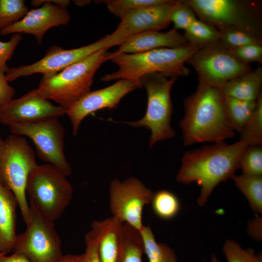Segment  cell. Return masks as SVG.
Segmentation results:
<instances>
[{
	"instance_id": "cell-1",
	"label": "cell",
	"mask_w": 262,
	"mask_h": 262,
	"mask_svg": "<svg viewBox=\"0 0 262 262\" xmlns=\"http://www.w3.org/2000/svg\"><path fill=\"white\" fill-rule=\"evenodd\" d=\"M247 146L239 140L231 144L213 143L187 151L181 158L176 180L185 184L196 182L200 187L197 202L203 206L214 188L235 174L240 156Z\"/></svg>"
},
{
	"instance_id": "cell-2",
	"label": "cell",
	"mask_w": 262,
	"mask_h": 262,
	"mask_svg": "<svg viewBox=\"0 0 262 262\" xmlns=\"http://www.w3.org/2000/svg\"><path fill=\"white\" fill-rule=\"evenodd\" d=\"M183 103L184 115L180 125L184 146L220 143L234 137L225 114L221 88L199 83Z\"/></svg>"
},
{
	"instance_id": "cell-3",
	"label": "cell",
	"mask_w": 262,
	"mask_h": 262,
	"mask_svg": "<svg viewBox=\"0 0 262 262\" xmlns=\"http://www.w3.org/2000/svg\"><path fill=\"white\" fill-rule=\"evenodd\" d=\"M199 49L188 43L180 48H161L138 53L112 52L109 60L118 68L104 75L101 80H128L138 83L142 87L140 79L148 73H161L168 77L186 76L190 71L185 63Z\"/></svg>"
},
{
	"instance_id": "cell-4",
	"label": "cell",
	"mask_w": 262,
	"mask_h": 262,
	"mask_svg": "<svg viewBox=\"0 0 262 262\" xmlns=\"http://www.w3.org/2000/svg\"><path fill=\"white\" fill-rule=\"evenodd\" d=\"M110 53L108 49H101L57 73L43 76L38 92L67 110L90 91L95 73L109 60Z\"/></svg>"
},
{
	"instance_id": "cell-5",
	"label": "cell",
	"mask_w": 262,
	"mask_h": 262,
	"mask_svg": "<svg viewBox=\"0 0 262 262\" xmlns=\"http://www.w3.org/2000/svg\"><path fill=\"white\" fill-rule=\"evenodd\" d=\"M66 176L51 164H37L30 172L26 184L30 205L43 217L54 222L72 198L73 187Z\"/></svg>"
},
{
	"instance_id": "cell-6",
	"label": "cell",
	"mask_w": 262,
	"mask_h": 262,
	"mask_svg": "<svg viewBox=\"0 0 262 262\" xmlns=\"http://www.w3.org/2000/svg\"><path fill=\"white\" fill-rule=\"evenodd\" d=\"M177 78L154 72L140 79L142 87L145 88L147 93L146 112L141 119L127 124L134 127H144L150 131V148L157 142L172 138L176 135L171 125L173 112L171 90Z\"/></svg>"
},
{
	"instance_id": "cell-7",
	"label": "cell",
	"mask_w": 262,
	"mask_h": 262,
	"mask_svg": "<svg viewBox=\"0 0 262 262\" xmlns=\"http://www.w3.org/2000/svg\"><path fill=\"white\" fill-rule=\"evenodd\" d=\"M37 165L34 151L21 136L11 134L0 146V182L15 196L26 224L30 208L26 198L29 174Z\"/></svg>"
},
{
	"instance_id": "cell-8",
	"label": "cell",
	"mask_w": 262,
	"mask_h": 262,
	"mask_svg": "<svg viewBox=\"0 0 262 262\" xmlns=\"http://www.w3.org/2000/svg\"><path fill=\"white\" fill-rule=\"evenodd\" d=\"M200 20L218 31L239 28L262 37L260 1L246 0H184Z\"/></svg>"
},
{
	"instance_id": "cell-9",
	"label": "cell",
	"mask_w": 262,
	"mask_h": 262,
	"mask_svg": "<svg viewBox=\"0 0 262 262\" xmlns=\"http://www.w3.org/2000/svg\"><path fill=\"white\" fill-rule=\"evenodd\" d=\"M123 41L114 31L92 44L78 48L66 49L53 45L39 61L30 65L9 67L5 75L10 82L35 73H41L43 76L54 74L99 50L119 46Z\"/></svg>"
},
{
	"instance_id": "cell-10",
	"label": "cell",
	"mask_w": 262,
	"mask_h": 262,
	"mask_svg": "<svg viewBox=\"0 0 262 262\" xmlns=\"http://www.w3.org/2000/svg\"><path fill=\"white\" fill-rule=\"evenodd\" d=\"M29 206L30 216L27 228L16 235L12 251L32 262H56L64 255L54 223Z\"/></svg>"
},
{
	"instance_id": "cell-11",
	"label": "cell",
	"mask_w": 262,
	"mask_h": 262,
	"mask_svg": "<svg viewBox=\"0 0 262 262\" xmlns=\"http://www.w3.org/2000/svg\"><path fill=\"white\" fill-rule=\"evenodd\" d=\"M8 127L11 134L29 138L42 161L55 167L66 177L71 174V167L64 153L65 130L58 118L13 123Z\"/></svg>"
},
{
	"instance_id": "cell-12",
	"label": "cell",
	"mask_w": 262,
	"mask_h": 262,
	"mask_svg": "<svg viewBox=\"0 0 262 262\" xmlns=\"http://www.w3.org/2000/svg\"><path fill=\"white\" fill-rule=\"evenodd\" d=\"M187 63L196 70L199 83L222 88L229 80L251 70L219 43L198 49Z\"/></svg>"
},
{
	"instance_id": "cell-13",
	"label": "cell",
	"mask_w": 262,
	"mask_h": 262,
	"mask_svg": "<svg viewBox=\"0 0 262 262\" xmlns=\"http://www.w3.org/2000/svg\"><path fill=\"white\" fill-rule=\"evenodd\" d=\"M110 210L112 216L140 231L144 207L150 203L154 193L138 178L113 180L110 185Z\"/></svg>"
},
{
	"instance_id": "cell-14",
	"label": "cell",
	"mask_w": 262,
	"mask_h": 262,
	"mask_svg": "<svg viewBox=\"0 0 262 262\" xmlns=\"http://www.w3.org/2000/svg\"><path fill=\"white\" fill-rule=\"evenodd\" d=\"M66 108L55 105L43 97L35 88L0 107V122L8 126L13 123H33L59 118L66 115Z\"/></svg>"
},
{
	"instance_id": "cell-15",
	"label": "cell",
	"mask_w": 262,
	"mask_h": 262,
	"mask_svg": "<svg viewBox=\"0 0 262 262\" xmlns=\"http://www.w3.org/2000/svg\"><path fill=\"white\" fill-rule=\"evenodd\" d=\"M141 87L133 81L120 79L105 88L90 91L67 110L72 127L73 134H77L82 120L89 114L102 109H112L132 91Z\"/></svg>"
},
{
	"instance_id": "cell-16",
	"label": "cell",
	"mask_w": 262,
	"mask_h": 262,
	"mask_svg": "<svg viewBox=\"0 0 262 262\" xmlns=\"http://www.w3.org/2000/svg\"><path fill=\"white\" fill-rule=\"evenodd\" d=\"M39 8L29 10L19 21L0 31L1 35L10 33H28L33 35L41 45L46 32L50 28L67 25L70 15L66 8L56 5L51 0H43Z\"/></svg>"
},
{
	"instance_id": "cell-17",
	"label": "cell",
	"mask_w": 262,
	"mask_h": 262,
	"mask_svg": "<svg viewBox=\"0 0 262 262\" xmlns=\"http://www.w3.org/2000/svg\"><path fill=\"white\" fill-rule=\"evenodd\" d=\"M177 0L146 7L131 12L122 18L115 30L125 38L147 31H159L171 23L170 16Z\"/></svg>"
},
{
	"instance_id": "cell-18",
	"label": "cell",
	"mask_w": 262,
	"mask_h": 262,
	"mask_svg": "<svg viewBox=\"0 0 262 262\" xmlns=\"http://www.w3.org/2000/svg\"><path fill=\"white\" fill-rule=\"evenodd\" d=\"M123 224L112 215L92 221L89 231L97 242L101 262H118L123 246Z\"/></svg>"
},
{
	"instance_id": "cell-19",
	"label": "cell",
	"mask_w": 262,
	"mask_h": 262,
	"mask_svg": "<svg viewBox=\"0 0 262 262\" xmlns=\"http://www.w3.org/2000/svg\"><path fill=\"white\" fill-rule=\"evenodd\" d=\"M187 44L183 35L174 28L165 32L147 31L129 37L118 46L115 52L138 53L161 48H180Z\"/></svg>"
},
{
	"instance_id": "cell-20",
	"label": "cell",
	"mask_w": 262,
	"mask_h": 262,
	"mask_svg": "<svg viewBox=\"0 0 262 262\" xmlns=\"http://www.w3.org/2000/svg\"><path fill=\"white\" fill-rule=\"evenodd\" d=\"M17 206L14 194L0 182V252L3 254L12 251L16 236Z\"/></svg>"
},
{
	"instance_id": "cell-21",
	"label": "cell",
	"mask_w": 262,
	"mask_h": 262,
	"mask_svg": "<svg viewBox=\"0 0 262 262\" xmlns=\"http://www.w3.org/2000/svg\"><path fill=\"white\" fill-rule=\"evenodd\" d=\"M262 68L259 66L228 82L221 88L224 96L256 101L262 92Z\"/></svg>"
},
{
	"instance_id": "cell-22",
	"label": "cell",
	"mask_w": 262,
	"mask_h": 262,
	"mask_svg": "<svg viewBox=\"0 0 262 262\" xmlns=\"http://www.w3.org/2000/svg\"><path fill=\"white\" fill-rule=\"evenodd\" d=\"M256 101H246L224 96V104L227 118L234 130L241 132L253 115Z\"/></svg>"
},
{
	"instance_id": "cell-23",
	"label": "cell",
	"mask_w": 262,
	"mask_h": 262,
	"mask_svg": "<svg viewBox=\"0 0 262 262\" xmlns=\"http://www.w3.org/2000/svg\"><path fill=\"white\" fill-rule=\"evenodd\" d=\"M144 252L148 262H177L174 250L167 245L157 242L150 227L144 226L140 230Z\"/></svg>"
},
{
	"instance_id": "cell-24",
	"label": "cell",
	"mask_w": 262,
	"mask_h": 262,
	"mask_svg": "<svg viewBox=\"0 0 262 262\" xmlns=\"http://www.w3.org/2000/svg\"><path fill=\"white\" fill-rule=\"evenodd\" d=\"M247 198L252 210L262 214V176L242 174L230 178Z\"/></svg>"
},
{
	"instance_id": "cell-25",
	"label": "cell",
	"mask_w": 262,
	"mask_h": 262,
	"mask_svg": "<svg viewBox=\"0 0 262 262\" xmlns=\"http://www.w3.org/2000/svg\"><path fill=\"white\" fill-rule=\"evenodd\" d=\"M183 36L188 43L201 49L219 44L220 33L214 27L196 18L184 31Z\"/></svg>"
},
{
	"instance_id": "cell-26",
	"label": "cell",
	"mask_w": 262,
	"mask_h": 262,
	"mask_svg": "<svg viewBox=\"0 0 262 262\" xmlns=\"http://www.w3.org/2000/svg\"><path fill=\"white\" fill-rule=\"evenodd\" d=\"M144 253L140 231L124 223L123 246L118 262H142Z\"/></svg>"
},
{
	"instance_id": "cell-27",
	"label": "cell",
	"mask_w": 262,
	"mask_h": 262,
	"mask_svg": "<svg viewBox=\"0 0 262 262\" xmlns=\"http://www.w3.org/2000/svg\"><path fill=\"white\" fill-rule=\"evenodd\" d=\"M150 204L154 213L164 220L173 218L180 209V203L178 197L166 190H159L154 193Z\"/></svg>"
},
{
	"instance_id": "cell-28",
	"label": "cell",
	"mask_w": 262,
	"mask_h": 262,
	"mask_svg": "<svg viewBox=\"0 0 262 262\" xmlns=\"http://www.w3.org/2000/svg\"><path fill=\"white\" fill-rule=\"evenodd\" d=\"M219 31V44L228 49L252 44L262 45V37L246 30L229 28Z\"/></svg>"
},
{
	"instance_id": "cell-29",
	"label": "cell",
	"mask_w": 262,
	"mask_h": 262,
	"mask_svg": "<svg viewBox=\"0 0 262 262\" xmlns=\"http://www.w3.org/2000/svg\"><path fill=\"white\" fill-rule=\"evenodd\" d=\"M240 134V140L248 146H262V93L257 99L253 115Z\"/></svg>"
},
{
	"instance_id": "cell-30",
	"label": "cell",
	"mask_w": 262,
	"mask_h": 262,
	"mask_svg": "<svg viewBox=\"0 0 262 262\" xmlns=\"http://www.w3.org/2000/svg\"><path fill=\"white\" fill-rule=\"evenodd\" d=\"M168 0H104L108 10L120 19L138 10L166 2Z\"/></svg>"
},
{
	"instance_id": "cell-31",
	"label": "cell",
	"mask_w": 262,
	"mask_h": 262,
	"mask_svg": "<svg viewBox=\"0 0 262 262\" xmlns=\"http://www.w3.org/2000/svg\"><path fill=\"white\" fill-rule=\"evenodd\" d=\"M29 11L23 0H0V31L21 20Z\"/></svg>"
},
{
	"instance_id": "cell-32",
	"label": "cell",
	"mask_w": 262,
	"mask_h": 262,
	"mask_svg": "<svg viewBox=\"0 0 262 262\" xmlns=\"http://www.w3.org/2000/svg\"><path fill=\"white\" fill-rule=\"evenodd\" d=\"M239 168L244 174L262 176V146H247L240 156Z\"/></svg>"
},
{
	"instance_id": "cell-33",
	"label": "cell",
	"mask_w": 262,
	"mask_h": 262,
	"mask_svg": "<svg viewBox=\"0 0 262 262\" xmlns=\"http://www.w3.org/2000/svg\"><path fill=\"white\" fill-rule=\"evenodd\" d=\"M223 251L228 262H262V256L256 255L253 249H243L232 240L226 241Z\"/></svg>"
},
{
	"instance_id": "cell-34",
	"label": "cell",
	"mask_w": 262,
	"mask_h": 262,
	"mask_svg": "<svg viewBox=\"0 0 262 262\" xmlns=\"http://www.w3.org/2000/svg\"><path fill=\"white\" fill-rule=\"evenodd\" d=\"M196 19L192 8L184 0H177L170 16L171 22L173 28L178 30L188 29Z\"/></svg>"
},
{
	"instance_id": "cell-35",
	"label": "cell",
	"mask_w": 262,
	"mask_h": 262,
	"mask_svg": "<svg viewBox=\"0 0 262 262\" xmlns=\"http://www.w3.org/2000/svg\"><path fill=\"white\" fill-rule=\"evenodd\" d=\"M22 37L21 33H14L6 42L0 41V73L5 74L9 68L7 62L12 57Z\"/></svg>"
},
{
	"instance_id": "cell-36",
	"label": "cell",
	"mask_w": 262,
	"mask_h": 262,
	"mask_svg": "<svg viewBox=\"0 0 262 262\" xmlns=\"http://www.w3.org/2000/svg\"><path fill=\"white\" fill-rule=\"evenodd\" d=\"M229 50L240 60L246 64L262 63V45L252 44Z\"/></svg>"
},
{
	"instance_id": "cell-37",
	"label": "cell",
	"mask_w": 262,
	"mask_h": 262,
	"mask_svg": "<svg viewBox=\"0 0 262 262\" xmlns=\"http://www.w3.org/2000/svg\"><path fill=\"white\" fill-rule=\"evenodd\" d=\"M85 250L81 262H101L98 252L97 242L88 231L84 237Z\"/></svg>"
},
{
	"instance_id": "cell-38",
	"label": "cell",
	"mask_w": 262,
	"mask_h": 262,
	"mask_svg": "<svg viewBox=\"0 0 262 262\" xmlns=\"http://www.w3.org/2000/svg\"><path fill=\"white\" fill-rule=\"evenodd\" d=\"M8 82L5 74L0 73V107L6 104L14 97L15 90Z\"/></svg>"
},
{
	"instance_id": "cell-39",
	"label": "cell",
	"mask_w": 262,
	"mask_h": 262,
	"mask_svg": "<svg viewBox=\"0 0 262 262\" xmlns=\"http://www.w3.org/2000/svg\"><path fill=\"white\" fill-rule=\"evenodd\" d=\"M262 217L259 216L250 220L248 224L247 232L256 241H261L262 238Z\"/></svg>"
},
{
	"instance_id": "cell-40",
	"label": "cell",
	"mask_w": 262,
	"mask_h": 262,
	"mask_svg": "<svg viewBox=\"0 0 262 262\" xmlns=\"http://www.w3.org/2000/svg\"><path fill=\"white\" fill-rule=\"evenodd\" d=\"M0 262H32L25 257L13 253L10 256L2 254L0 256Z\"/></svg>"
},
{
	"instance_id": "cell-41",
	"label": "cell",
	"mask_w": 262,
	"mask_h": 262,
	"mask_svg": "<svg viewBox=\"0 0 262 262\" xmlns=\"http://www.w3.org/2000/svg\"><path fill=\"white\" fill-rule=\"evenodd\" d=\"M82 258V254L80 255L67 254L64 255L56 262H81Z\"/></svg>"
},
{
	"instance_id": "cell-42",
	"label": "cell",
	"mask_w": 262,
	"mask_h": 262,
	"mask_svg": "<svg viewBox=\"0 0 262 262\" xmlns=\"http://www.w3.org/2000/svg\"><path fill=\"white\" fill-rule=\"evenodd\" d=\"M74 3L78 5V6H84L87 4H88L89 2H90L91 1L90 0H74Z\"/></svg>"
},
{
	"instance_id": "cell-43",
	"label": "cell",
	"mask_w": 262,
	"mask_h": 262,
	"mask_svg": "<svg viewBox=\"0 0 262 262\" xmlns=\"http://www.w3.org/2000/svg\"><path fill=\"white\" fill-rule=\"evenodd\" d=\"M211 261L212 262H220L216 256L214 254H212L211 256Z\"/></svg>"
},
{
	"instance_id": "cell-44",
	"label": "cell",
	"mask_w": 262,
	"mask_h": 262,
	"mask_svg": "<svg viewBox=\"0 0 262 262\" xmlns=\"http://www.w3.org/2000/svg\"><path fill=\"white\" fill-rule=\"evenodd\" d=\"M2 142H3V140L0 137V146L1 144V143H2Z\"/></svg>"
},
{
	"instance_id": "cell-45",
	"label": "cell",
	"mask_w": 262,
	"mask_h": 262,
	"mask_svg": "<svg viewBox=\"0 0 262 262\" xmlns=\"http://www.w3.org/2000/svg\"><path fill=\"white\" fill-rule=\"evenodd\" d=\"M2 254H3L1 253L0 252V256Z\"/></svg>"
}]
</instances>
